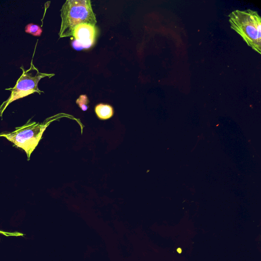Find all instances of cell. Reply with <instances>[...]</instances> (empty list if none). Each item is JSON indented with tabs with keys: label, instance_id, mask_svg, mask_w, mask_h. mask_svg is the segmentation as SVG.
I'll list each match as a JSON object with an SVG mask.
<instances>
[{
	"label": "cell",
	"instance_id": "1",
	"mask_svg": "<svg viewBox=\"0 0 261 261\" xmlns=\"http://www.w3.org/2000/svg\"><path fill=\"white\" fill-rule=\"evenodd\" d=\"M231 28L258 54L261 50V18L255 11L236 10L228 15Z\"/></svg>",
	"mask_w": 261,
	"mask_h": 261
},
{
	"label": "cell",
	"instance_id": "2",
	"mask_svg": "<svg viewBox=\"0 0 261 261\" xmlns=\"http://www.w3.org/2000/svg\"><path fill=\"white\" fill-rule=\"evenodd\" d=\"M62 19L60 38L72 37L76 26L89 23L95 26L97 22L89 0H67L61 9Z\"/></svg>",
	"mask_w": 261,
	"mask_h": 261
},
{
	"label": "cell",
	"instance_id": "3",
	"mask_svg": "<svg viewBox=\"0 0 261 261\" xmlns=\"http://www.w3.org/2000/svg\"><path fill=\"white\" fill-rule=\"evenodd\" d=\"M46 126V124L28 121L23 125L16 127L13 132L2 134L1 136L13 143L15 146L23 149L29 160Z\"/></svg>",
	"mask_w": 261,
	"mask_h": 261
},
{
	"label": "cell",
	"instance_id": "4",
	"mask_svg": "<svg viewBox=\"0 0 261 261\" xmlns=\"http://www.w3.org/2000/svg\"><path fill=\"white\" fill-rule=\"evenodd\" d=\"M20 68L22 70V73L16 82L14 87L6 89V90L11 91V95L8 99L3 103L4 109L14 100L35 92L41 94L43 92L38 88V82L44 77H50L53 75V74L40 72L38 69L34 66L32 61L29 69L25 70L23 66H21Z\"/></svg>",
	"mask_w": 261,
	"mask_h": 261
},
{
	"label": "cell",
	"instance_id": "5",
	"mask_svg": "<svg viewBox=\"0 0 261 261\" xmlns=\"http://www.w3.org/2000/svg\"><path fill=\"white\" fill-rule=\"evenodd\" d=\"M95 26L81 23L75 27L72 37L81 48H89L94 44L96 39Z\"/></svg>",
	"mask_w": 261,
	"mask_h": 261
},
{
	"label": "cell",
	"instance_id": "6",
	"mask_svg": "<svg viewBox=\"0 0 261 261\" xmlns=\"http://www.w3.org/2000/svg\"><path fill=\"white\" fill-rule=\"evenodd\" d=\"M95 112L98 117L102 120L110 118L113 115V108L106 104L100 103L95 108Z\"/></svg>",
	"mask_w": 261,
	"mask_h": 261
},
{
	"label": "cell",
	"instance_id": "7",
	"mask_svg": "<svg viewBox=\"0 0 261 261\" xmlns=\"http://www.w3.org/2000/svg\"><path fill=\"white\" fill-rule=\"evenodd\" d=\"M25 32L33 36L39 37L41 36L42 30L40 27L37 24L29 23L25 26Z\"/></svg>",
	"mask_w": 261,
	"mask_h": 261
},
{
	"label": "cell",
	"instance_id": "8",
	"mask_svg": "<svg viewBox=\"0 0 261 261\" xmlns=\"http://www.w3.org/2000/svg\"><path fill=\"white\" fill-rule=\"evenodd\" d=\"M76 103L83 111H86L88 108L87 106V104L88 103V99L86 95H82L80 96L76 100Z\"/></svg>",
	"mask_w": 261,
	"mask_h": 261
},
{
	"label": "cell",
	"instance_id": "9",
	"mask_svg": "<svg viewBox=\"0 0 261 261\" xmlns=\"http://www.w3.org/2000/svg\"><path fill=\"white\" fill-rule=\"evenodd\" d=\"M0 234H4L6 236H20V233L18 232H5L3 231L0 230Z\"/></svg>",
	"mask_w": 261,
	"mask_h": 261
}]
</instances>
